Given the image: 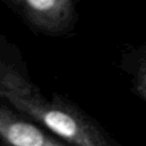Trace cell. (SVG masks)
Here are the masks:
<instances>
[{
	"mask_svg": "<svg viewBox=\"0 0 146 146\" xmlns=\"http://www.w3.org/2000/svg\"><path fill=\"white\" fill-rule=\"evenodd\" d=\"M0 100L71 146H122L66 97L46 98L17 68L0 58Z\"/></svg>",
	"mask_w": 146,
	"mask_h": 146,
	"instance_id": "6da1fadb",
	"label": "cell"
},
{
	"mask_svg": "<svg viewBox=\"0 0 146 146\" xmlns=\"http://www.w3.org/2000/svg\"><path fill=\"white\" fill-rule=\"evenodd\" d=\"M5 3L32 30L42 34H66L78 19L72 0H5Z\"/></svg>",
	"mask_w": 146,
	"mask_h": 146,
	"instance_id": "7a4b0ae2",
	"label": "cell"
},
{
	"mask_svg": "<svg viewBox=\"0 0 146 146\" xmlns=\"http://www.w3.org/2000/svg\"><path fill=\"white\" fill-rule=\"evenodd\" d=\"M0 146H66L0 100Z\"/></svg>",
	"mask_w": 146,
	"mask_h": 146,
	"instance_id": "3957f363",
	"label": "cell"
},
{
	"mask_svg": "<svg viewBox=\"0 0 146 146\" xmlns=\"http://www.w3.org/2000/svg\"><path fill=\"white\" fill-rule=\"evenodd\" d=\"M122 66L132 76L131 82L135 94L146 102V46L129 54Z\"/></svg>",
	"mask_w": 146,
	"mask_h": 146,
	"instance_id": "277c9868",
	"label": "cell"
}]
</instances>
